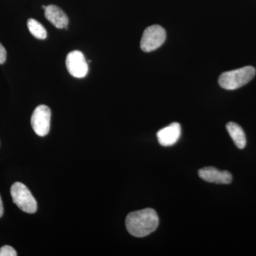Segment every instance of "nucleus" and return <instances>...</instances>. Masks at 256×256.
I'll list each match as a JSON object with an SVG mask.
<instances>
[{"instance_id": "423d86ee", "label": "nucleus", "mask_w": 256, "mask_h": 256, "mask_svg": "<svg viewBox=\"0 0 256 256\" xmlns=\"http://www.w3.org/2000/svg\"><path fill=\"white\" fill-rule=\"evenodd\" d=\"M66 65L69 74L75 78H84L88 72L85 56L79 50H74L67 55Z\"/></svg>"}, {"instance_id": "9d476101", "label": "nucleus", "mask_w": 256, "mask_h": 256, "mask_svg": "<svg viewBox=\"0 0 256 256\" xmlns=\"http://www.w3.org/2000/svg\"><path fill=\"white\" fill-rule=\"evenodd\" d=\"M226 129L237 148L244 149L246 146V138L242 128L236 122H230L226 124Z\"/></svg>"}, {"instance_id": "20e7f679", "label": "nucleus", "mask_w": 256, "mask_h": 256, "mask_svg": "<svg viewBox=\"0 0 256 256\" xmlns=\"http://www.w3.org/2000/svg\"><path fill=\"white\" fill-rule=\"evenodd\" d=\"M166 32L160 25H152L144 30L140 42L141 50L144 52L156 50L164 44Z\"/></svg>"}, {"instance_id": "9b49d317", "label": "nucleus", "mask_w": 256, "mask_h": 256, "mask_svg": "<svg viewBox=\"0 0 256 256\" xmlns=\"http://www.w3.org/2000/svg\"><path fill=\"white\" fill-rule=\"evenodd\" d=\"M28 26L30 33L35 38L44 40L46 38L47 33L46 28H44L41 23L38 22L34 18H30L28 21Z\"/></svg>"}, {"instance_id": "ddd939ff", "label": "nucleus", "mask_w": 256, "mask_h": 256, "mask_svg": "<svg viewBox=\"0 0 256 256\" xmlns=\"http://www.w3.org/2000/svg\"><path fill=\"white\" fill-rule=\"evenodd\" d=\"M6 52L4 47L0 43V64H3L6 62Z\"/></svg>"}, {"instance_id": "f257e3e1", "label": "nucleus", "mask_w": 256, "mask_h": 256, "mask_svg": "<svg viewBox=\"0 0 256 256\" xmlns=\"http://www.w3.org/2000/svg\"><path fill=\"white\" fill-rule=\"evenodd\" d=\"M126 228L133 236H146L154 232L159 225V217L152 208L131 212L126 220Z\"/></svg>"}, {"instance_id": "7ed1b4c3", "label": "nucleus", "mask_w": 256, "mask_h": 256, "mask_svg": "<svg viewBox=\"0 0 256 256\" xmlns=\"http://www.w3.org/2000/svg\"><path fill=\"white\" fill-rule=\"evenodd\" d=\"M12 198L13 202L23 212L34 214L36 212L37 203L31 192L21 182L13 184L11 188Z\"/></svg>"}, {"instance_id": "0eeeda50", "label": "nucleus", "mask_w": 256, "mask_h": 256, "mask_svg": "<svg viewBox=\"0 0 256 256\" xmlns=\"http://www.w3.org/2000/svg\"><path fill=\"white\" fill-rule=\"evenodd\" d=\"M198 176L207 182L230 184L233 180L232 175L228 171H220L213 166L202 168L198 171Z\"/></svg>"}, {"instance_id": "f8f14e48", "label": "nucleus", "mask_w": 256, "mask_h": 256, "mask_svg": "<svg viewBox=\"0 0 256 256\" xmlns=\"http://www.w3.org/2000/svg\"><path fill=\"white\" fill-rule=\"evenodd\" d=\"M16 250L10 246H4L0 248V256H16Z\"/></svg>"}, {"instance_id": "2eb2a0df", "label": "nucleus", "mask_w": 256, "mask_h": 256, "mask_svg": "<svg viewBox=\"0 0 256 256\" xmlns=\"http://www.w3.org/2000/svg\"><path fill=\"white\" fill-rule=\"evenodd\" d=\"M46 6H44V5H43V6H42V9H44V10H46Z\"/></svg>"}, {"instance_id": "f03ea898", "label": "nucleus", "mask_w": 256, "mask_h": 256, "mask_svg": "<svg viewBox=\"0 0 256 256\" xmlns=\"http://www.w3.org/2000/svg\"><path fill=\"white\" fill-rule=\"evenodd\" d=\"M256 73V68L252 66L224 72L218 78V84L220 87L226 90H236L250 82Z\"/></svg>"}, {"instance_id": "6e6552de", "label": "nucleus", "mask_w": 256, "mask_h": 256, "mask_svg": "<svg viewBox=\"0 0 256 256\" xmlns=\"http://www.w3.org/2000/svg\"><path fill=\"white\" fill-rule=\"evenodd\" d=\"M181 136V126L178 122H173L160 130L156 133L158 142L164 146H172L178 142Z\"/></svg>"}, {"instance_id": "1a4fd4ad", "label": "nucleus", "mask_w": 256, "mask_h": 256, "mask_svg": "<svg viewBox=\"0 0 256 256\" xmlns=\"http://www.w3.org/2000/svg\"><path fill=\"white\" fill-rule=\"evenodd\" d=\"M44 15L47 20L50 21L56 28H67L68 24V16L58 6L53 4L46 6Z\"/></svg>"}, {"instance_id": "39448f33", "label": "nucleus", "mask_w": 256, "mask_h": 256, "mask_svg": "<svg viewBox=\"0 0 256 256\" xmlns=\"http://www.w3.org/2000/svg\"><path fill=\"white\" fill-rule=\"evenodd\" d=\"M52 112L50 108L45 105L38 106L32 116L31 124L34 131L38 136L44 137L50 130Z\"/></svg>"}, {"instance_id": "4468645a", "label": "nucleus", "mask_w": 256, "mask_h": 256, "mask_svg": "<svg viewBox=\"0 0 256 256\" xmlns=\"http://www.w3.org/2000/svg\"><path fill=\"white\" fill-rule=\"evenodd\" d=\"M3 212H4V208H3L2 201L1 197H0V218L2 216Z\"/></svg>"}]
</instances>
